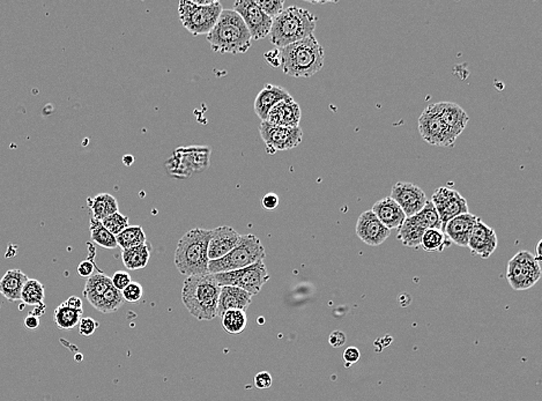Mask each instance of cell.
<instances>
[{
	"mask_svg": "<svg viewBox=\"0 0 542 401\" xmlns=\"http://www.w3.org/2000/svg\"><path fill=\"white\" fill-rule=\"evenodd\" d=\"M356 235L366 245L378 247L390 238L391 231H389L370 210L363 212L357 219Z\"/></svg>",
	"mask_w": 542,
	"mask_h": 401,
	"instance_id": "cell-16",
	"label": "cell"
},
{
	"mask_svg": "<svg viewBox=\"0 0 542 401\" xmlns=\"http://www.w3.org/2000/svg\"><path fill=\"white\" fill-rule=\"evenodd\" d=\"M293 96L285 88L276 85H266L257 95L255 100V112L260 121L265 122L271 109L281 101L290 100Z\"/></svg>",
	"mask_w": 542,
	"mask_h": 401,
	"instance_id": "cell-21",
	"label": "cell"
},
{
	"mask_svg": "<svg viewBox=\"0 0 542 401\" xmlns=\"http://www.w3.org/2000/svg\"><path fill=\"white\" fill-rule=\"evenodd\" d=\"M211 49L217 54H245L251 47V35L242 17L234 10L220 14L213 29L206 35Z\"/></svg>",
	"mask_w": 542,
	"mask_h": 401,
	"instance_id": "cell-1",
	"label": "cell"
},
{
	"mask_svg": "<svg viewBox=\"0 0 542 401\" xmlns=\"http://www.w3.org/2000/svg\"><path fill=\"white\" fill-rule=\"evenodd\" d=\"M83 310H74L65 305V303L57 307L54 314L55 324L60 330H72L79 325L83 318Z\"/></svg>",
	"mask_w": 542,
	"mask_h": 401,
	"instance_id": "cell-31",
	"label": "cell"
},
{
	"mask_svg": "<svg viewBox=\"0 0 542 401\" xmlns=\"http://www.w3.org/2000/svg\"><path fill=\"white\" fill-rule=\"evenodd\" d=\"M272 376L267 371H262L259 374H257L256 377H255V385L259 390L270 388L272 386Z\"/></svg>",
	"mask_w": 542,
	"mask_h": 401,
	"instance_id": "cell-43",
	"label": "cell"
},
{
	"mask_svg": "<svg viewBox=\"0 0 542 401\" xmlns=\"http://www.w3.org/2000/svg\"><path fill=\"white\" fill-rule=\"evenodd\" d=\"M222 10V3L217 0H180L178 3L180 22L193 36L207 35L210 33L217 24Z\"/></svg>",
	"mask_w": 542,
	"mask_h": 401,
	"instance_id": "cell-7",
	"label": "cell"
},
{
	"mask_svg": "<svg viewBox=\"0 0 542 401\" xmlns=\"http://www.w3.org/2000/svg\"><path fill=\"white\" fill-rule=\"evenodd\" d=\"M541 245L542 241H539V243H538V245H536V258L538 259V261H541Z\"/></svg>",
	"mask_w": 542,
	"mask_h": 401,
	"instance_id": "cell-52",
	"label": "cell"
},
{
	"mask_svg": "<svg viewBox=\"0 0 542 401\" xmlns=\"http://www.w3.org/2000/svg\"><path fill=\"white\" fill-rule=\"evenodd\" d=\"M428 229L442 231V222L439 220L438 213L430 200L427 201L426 206L418 214L405 219L398 229V240L401 241L405 247L416 250L420 247L423 234Z\"/></svg>",
	"mask_w": 542,
	"mask_h": 401,
	"instance_id": "cell-8",
	"label": "cell"
},
{
	"mask_svg": "<svg viewBox=\"0 0 542 401\" xmlns=\"http://www.w3.org/2000/svg\"><path fill=\"white\" fill-rule=\"evenodd\" d=\"M166 168L171 177L189 178L194 174L192 167L180 147L176 148L173 155L169 157V160L166 161Z\"/></svg>",
	"mask_w": 542,
	"mask_h": 401,
	"instance_id": "cell-29",
	"label": "cell"
},
{
	"mask_svg": "<svg viewBox=\"0 0 542 401\" xmlns=\"http://www.w3.org/2000/svg\"><path fill=\"white\" fill-rule=\"evenodd\" d=\"M45 287L43 284L36 279H28L21 291V301L22 305L35 307L43 303Z\"/></svg>",
	"mask_w": 542,
	"mask_h": 401,
	"instance_id": "cell-33",
	"label": "cell"
},
{
	"mask_svg": "<svg viewBox=\"0 0 542 401\" xmlns=\"http://www.w3.org/2000/svg\"><path fill=\"white\" fill-rule=\"evenodd\" d=\"M540 261L529 251H519L515 254L506 268V280L513 291H527L541 279Z\"/></svg>",
	"mask_w": 542,
	"mask_h": 401,
	"instance_id": "cell-9",
	"label": "cell"
},
{
	"mask_svg": "<svg viewBox=\"0 0 542 401\" xmlns=\"http://www.w3.org/2000/svg\"><path fill=\"white\" fill-rule=\"evenodd\" d=\"M301 116L302 112L299 103L294 99H290L274 105L269 112L266 122L276 126L297 127L299 126Z\"/></svg>",
	"mask_w": 542,
	"mask_h": 401,
	"instance_id": "cell-22",
	"label": "cell"
},
{
	"mask_svg": "<svg viewBox=\"0 0 542 401\" xmlns=\"http://www.w3.org/2000/svg\"><path fill=\"white\" fill-rule=\"evenodd\" d=\"M124 298L122 291H117L116 288L111 286L106 293L97 300L93 308L100 311L102 314H113L123 305Z\"/></svg>",
	"mask_w": 542,
	"mask_h": 401,
	"instance_id": "cell-35",
	"label": "cell"
},
{
	"mask_svg": "<svg viewBox=\"0 0 542 401\" xmlns=\"http://www.w3.org/2000/svg\"><path fill=\"white\" fill-rule=\"evenodd\" d=\"M64 303L69 308L74 309V310H83V300L80 298H78V296H70Z\"/></svg>",
	"mask_w": 542,
	"mask_h": 401,
	"instance_id": "cell-50",
	"label": "cell"
},
{
	"mask_svg": "<svg viewBox=\"0 0 542 401\" xmlns=\"http://www.w3.org/2000/svg\"><path fill=\"white\" fill-rule=\"evenodd\" d=\"M110 279H111L113 287L120 291H123L132 282L131 275L127 272L124 271L116 272Z\"/></svg>",
	"mask_w": 542,
	"mask_h": 401,
	"instance_id": "cell-42",
	"label": "cell"
},
{
	"mask_svg": "<svg viewBox=\"0 0 542 401\" xmlns=\"http://www.w3.org/2000/svg\"><path fill=\"white\" fill-rule=\"evenodd\" d=\"M252 302V295L241 288L231 286H222L220 289L219 302H217V317H221L226 311L242 310L249 309Z\"/></svg>",
	"mask_w": 542,
	"mask_h": 401,
	"instance_id": "cell-20",
	"label": "cell"
},
{
	"mask_svg": "<svg viewBox=\"0 0 542 401\" xmlns=\"http://www.w3.org/2000/svg\"><path fill=\"white\" fill-rule=\"evenodd\" d=\"M432 203L438 213L443 228L456 217L469 213V203L458 191L449 187H441L434 192Z\"/></svg>",
	"mask_w": 542,
	"mask_h": 401,
	"instance_id": "cell-13",
	"label": "cell"
},
{
	"mask_svg": "<svg viewBox=\"0 0 542 401\" xmlns=\"http://www.w3.org/2000/svg\"><path fill=\"white\" fill-rule=\"evenodd\" d=\"M390 198L399 205L406 217L418 214L428 201L426 192L421 187L407 182H398L393 185Z\"/></svg>",
	"mask_w": 542,
	"mask_h": 401,
	"instance_id": "cell-15",
	"label": "cell"
},
{
	"mask_svg": "<svg viewBox=\"0 0 542 401\" xmlns=\"http://www.w3.org/2000/svg\"><path fill=\"white\" fill-rule=\"evenodd\" d=\"M117 245L123 250L145 245L147 242L146 234L141 226H129L120 235L116 236Z\"/></svg>",
	"mask_w": 542,
	"mask_h": 401,
	"instance_id": "cell-34",
	"label": "cell"
},
{
	"mask_svg": "<svg viewBox=\"0 0 542 401\" xmlns=\"http://www.w3.org/2000/svg\"><path fill=\"white\" fill-rule=\"evenodd\" d=\"M90 231L92 241L95 245H100L101 247L108 250H113L118 247L116 236H113L110 231H108L101 221L95 220L94 217L90 219Z\"/></svg>",
	"mask_w": 542,
	"mask_h": 401,
	"instance_id": "cell-32",
	"label": "cell"
},
{
	"mask_svg": "<svg viewBox=\"0 0 542 401\" xmlns=\"http://www.w3.org/2000/svg\"><path fill=\"white\" fill-rule=\"evenodd\" d=\"M212 231L194 228L180 238L175 252V266L184 277H196L208 273V243Z\"/></svg>",
	"mask_w": 542,
	"mask_h": 401,
	"instance_id": "cell-4",
	"label": "cell"
},
{
	"mask_svg": "<svg viewBox=\"0 0 542 401\" xmlns=\"http://www.w3.org/2000/svg\"><path fill=\"white\" fill-rule=\"evenodd\" d=\"M220 287L213 275H196L184 280L182 301L191 316L198 321L217 317Z\"/></svg>",
	"mask_w": 542,
	"mask_h": 401,
	"instance_id": "cell-2",
	"label": "cell"
},
{
	"mask_svg": "<svg viewBox=\"0 0 542 401\" xmlns=\"http://www.w3.org/2000/svg\"><path fill=\"white\" fill-rule=\"evenodd\" d=\"M255 3L272 20L285 10L283 0H255Z\"/></svg>",
	"mask_w": 542,
	"mask_h": 401,
	"instance_id": "cell-39",
	"label": "cell"
},
{
	"mask_svg": "<svg viewBox=\"0 0 542 401\" xmlns=\"http://www.w3.org/2000/svg\"><path fill=\"white\" fill-rule=\"evenodd\" d=\"M234 10L242 17L252 40H264L269 37L273 20L257 6L255 0L235 1Z\"/></svg>",
	"mask_w": 542,
	"mask_h": 401,
	"instance_id": "cell-14",
	"label": "cell"
},
{
	"mask_svg": "<svg viewBox=\"0 0 542 401\" xmlns=\"http://www.w3.org/2000/svg\"><path fill=\"white\" fill-rule=\"evenodd\" d=\"M240 240L241 235L231 227L222 226L215 228L212 231V238L208 243V261H217L220 258L224 257L238 245Z\"/></svg>",
	"mask_w": 542,
	"mask_h": 401,
	"instance_id": "cell-18",
	"label": "cell"
},
{
	"mask_svg": "<svg viewBox=\"0 0 542 401\" xmlns=\"http://www.w3.org/2000/svg\"><path fill=\"white\" fill-rule=\"evenodd\" d=\"M450 245L451 243L441 229H428L420 242V247L427 252H442Z\"/></svg>",
	"mask_w": 542,
	"mask_h": 401,
	"instance_id": "cell-37",
	"label": "cell"
},
{
	"mask_svg": "<svg viewBox=\"0 0 542 401\" xmlns=\"http://www.w3.org/2000/svg\"><path fill=\"white\" fill-rule=\"evenodd\" d=\"M24 325L28 330H36L40 326V318L29 314L24 318Z\"/></svg>",
	"mask_w": 542,
	"mask_h": 401,
	"instance_id": "cell-49",
	"label": "cell"
},
{
	"mask_svg": "<svg viewBox=\"0 0 542 401\" xmlns=\"http://www.w3.org/2000/svg\"><path fill=\"white\" fill-rule=\"evenodd\" d=\"M182 151L187 156L189 163L191 164L193 173H200L210 167L212 151L208 146H189V147H182Z\"/></svg>",
	"mask_w": 542,
	"mask_h": 401,
	"instance_id": "cell-30",
	"label": "cell"
},
{
	"mask_svg": "<svg viewBox=\"0 0 542 401\" xmlns=\"http://www.w3.org/2000/svg\"><path fill=\"white\" fill-rule=\"evenodd\" d=\"M95 268H97V266H95L93 261L87 259V261H81L79 266H78V275H80L81 278L83 279L90 278L94 275Z\"/></svg>",
	"mask_w": 542,
	"mask_h": 401,
	"instance_id": "cell-44",
	"label": "cell"
},
{
	"mask_svg": "<svg viewBox=\"0 0 542 401\" xmlns=\"http://www.w3.org/2000/svg\"><path fill=\"white\" fill-rule=\"evenodd\" d=\"M111 286L113 284L110 277L100 272L87 279L86 284L83 288V296L87 298V301L90 302V305H94Z\"/></svg>",
	"mask_w": 542,
	"mask_h": 401,
	"instance_id": "cell-28",
	"label": "cell"
},
{
	"mask_svg": "<svg viewBox=\"0 0 542 401\" xmlns=\"http://www.w3.org/2000/svg\"><path fill=\"white\" fill-rule=\"evenodd\" d=\"M280 204V199L278 197V194H267L262 198V206H263L267 211H273L276 210Z\"/></svg>",
	"mask_w": 542,
	"mask_h": 401,
	"instance_id": "cell-45",
	"label": "cell"
},
{
	"mask_svg": "<svg viewBox=\"0 0 542 401\" xmlns=\"http://www.w3.org/2000/svg\"><path fill=\"white\" fill-rule=\"evenodd\" d=\"M150 252H152V247H150L148 242H146L145 245H138V247H131V249L122 251V259H123L124 266L131 270V271L143 270L148 265Z\"/></svg>",
	"mask_w": 542,
	"mask_h": 401,
	"instance_id": "cell-26",
	"label": "cell"
},
{
	"mask_svg": "<svg viewBox=\"0 0 542 401\" xmlns=\"http://www.w3.org/2000/svg\"><path fill=\"white\" fill-rule=\"evenodd\" d=\"M359 358H361V353L356 347H348L343 351V361L346 362L347 367H350L356 362H359Z\"/></svg>",
	"mask_w": 542,
	"mask_h": 401,
	"instance_id": "cell-46",
	"label": "cell"
},
{
	"mask_svg": "<svg viewBox=\"0 0 542 401\" xmlns=\"http://www.w3.org/2000/svg\"><path fill=\"white\" fill-rule=\"evenodd\" d=\"M259 132L269 154H276L279 151H290L302 143L303 131L299 126H276L265 121L260 123Z\"/></svg>",
	"mask_w": 542,
	"mask_h": 401,
	"instance_id": "cell-12",
	"label": "cell"
},
{
	"mask_svg": "<svg viewBox=\"0 0 542 401\" xmlns=\"http://www.w3.org/2000/svg\"><path fill=\"white\" fill-rule=\"evenodd\" d=\"M419 131L423 140L438 147H453L458 138L434 110L432 104L428 105L420 116Z\"/></svg>",
	"mask_w": 542,
	"mask_h": 401,
	"instance_id": "cell-11",
	"label": "cell"
},
{
	"mask_svg": "<svg viewBox=\"0 0 542 401\" xmlns=\"http://www.w3.org/2000/svg\"><path fill=\"white\" fill-rule=\"evenodd\" d=\"M99 326H100V323L93 318L83 317L79 321V333L83 337H90L95 333Z\"/></svg>",
	"mask_w": 542,
	"mask_h": 401,
	"instance_id": "cell-41",
	"label": "cell"
},
{
	"mask_svg": "<svg viewBox=\"0 0 542 401\" xmlns=\"http://www.w3.org/2000/svg\"><path fill=\"white\" fill-rule=\"evenodd\" d=\"M266 257L265 247L255 235H241L238 245L224 257L208 263V273L217 275L224 272L236 271L250 265L264 261Z\"/></svg>",
	"mask_w": 542,
	"mask_h": 401,
	"instance_id": "cell-6",
	"label": "cell"
},
{
	"mask_svg": "<svg viewBox=\"0 0 542 401\" xmlns=\"http://www.w3.org/2000/svg\"><path fill=\"white\" fill-rule=\"evenodd\" d=\"M76 358H77V360H81V355H78V356H76Z\"/></svg>",
	"mask_w": 542,
	"mask_h": 401,
	"instance_id": "cell-53",
	"label": "cell"
},
{
	"mask_svg": "<svg viewBox=\"0 0 542 401\" xmlns=\"http://www.w3.org/2000/svg\"><path fill=\"white\" fill-rule=\"evenodd\" d=\"M371 211L389 231L399 229L400 226L406 219V215L404 214L399 205L390 197L383 198L380 200L376 201Z\"/></svg>",
	"mask_w": 542,
	"mask_h": 401,
	"instance_id": "cell-24",
	"label": "cell"
},
{
	"mask_svg": "<svg viewBox=\"0 0 542 401\" xmlns=\"http://www.w3.org/2000/svg\"><path fill=\"white\" fill-rule=\"evenodd\" d=\"M432 107L450 127V130L459 137L469 121V115L466 114V111L453 102H437L432 104Z\"/></svg>",
	"mask_w": 542,
	"mask_h": 401,
	"instance_id": "cell-23",
	"label": "cell"
},
{
	"mask_svg": "<svg viewBox=\"0 0 542 401\" xmlns=\"http://www.w3.org/2000/svg\"><path fill=\"white\" fill-rule=\"evenodd\" d=\"M87 204L90 206L95 220L102 221L109 215L120 212L116 198L109 194H100L95 197L88 198Z\"/></svg>",
	"mask_w": 542,
	"mask_h": 401,
	"instance_id": "cell-27",
	"label": "cell"
},
{
	"mask_svg": "<svg viewBox=\"0 0 542 401\" xmlns=\"http://www.w3.org/2000/svg\"><path fill=\"white\" fill-rule=\"evenodd\" d=\"M316 26V15L306 8L290 6L273 19L269 37L276 49H283L313 35Z\"/></svg>",
	"mask_w": 542,
	"mask_h": 401,
	"instance_id": "cell-5",
	"label": "cell"
},
{
	"mask_svg": "<svg viewBox=\"0 0 542 401\" xmlns=\"http://www.w3.org/2000/svg\"><path fill=\"white\" fill-rule=\"evenodd\" d=\"M101 222L104 224V228H106L108 231H110L113 236L120 235L124 229H127V228L130 226L129 217L122 214L120 212L109 215V217H106V219H104Z\"/></svg>",
	"mask_w": 542,
	"mask_h": 401,
	"instance_id": "cell-38",
	"label": "cell"
},
{
	"mask_svg": "<svg viewBox=\"0 0 542 401\" xmlns=\"http://www.w3.org/2000/svg\"><path fill=\"white\" fill-rule=\"evenodd\" d=\"M213 277L220 287L231 286L241 288L252 296L259 294L264 284L270 280V275L264 261H258L256 264L250 265L248 268H240L236 271L217 273L213 275Z\"/></svg>",
	"mask_w": 542,
	"mask_h": 401,
	"instance_id": "cell-10",
	"label": "cell"
},
{
	"mask_svg": "<svg viewBox=\"0 0 542 401\" xmlns=\"http://www.w3.org/2000/svg\"><path fill=\"white\" fill-rule=\"evenodd\" d=\"M497 245L496 231L478 217L467 243L469 251L478 257L487 259L495 252Z\"/></svg>",
	"mask_w": 542,
	"mask_h": 401,
	"instance_id": "cell-17",
	"label": "cell"
},
{
	"mask_svg": "<svg viewBox=\"0 0 542 401\" xmlns=\"http://www.w3.org/2000/svg\"><path fill=\"white\" fill-rule=\"evenodd\" d=\"M222 318V328L229 335H241L248 325V317L245 311L229 310L226 311L221 316Z\"/></svg>",
	"mask_w": 542,
	"mask_h": 401,
	"instance_id": "cell-36",
	"label": "cell"
},
{
	"mask_svg": "<svg viewBox=\"0 0 542 401\" xmlns=\"http://www.w3.org/2000/svg\"><path fill=\"white\" fill-rule=\"evenodd\" d=\"M265 59L272 67H279L281 65V56H280L279 49L269 51L265 54Z\"/></svg>",
	"mask_w": 542,
	"mask_h": 401,
	"instance_id": "cell-48",
	"label": "cell"
},
{
	"mask_svg": "<svg viewBox=\"0 0 542 401\" xmlns=\"http://www.w3.org/2000/svg\"><path fill=\"white\" fill-rule=\"evenodd\" d=\"M27 281V275L21 270H8L0 280V294L10 302L21 301V291Z\"/></svg>",
	"mask_w": 542,
	"mask_h": 401,
	"instance_id": "cell-25",
	"label": "cell"
},
{
	"mask_svg": "<svg viewBox=\"0 0 542 401\" xmlns=\"http://www.w3.org/2000/svg\"><path fill=\"white\" fill-rule=\"evenodd\" d=\"M283 73L293 78H310L324 66V49L315 35L279 49Z\"/></svg>",
	"mask_w": 542,
	"mask_h": 401,
	"instance_id": "cell-3",
	"label": "cell"
},
{
	"mask_svg": "<svg viewBox=\"0 0 542 401\" xmlns=\"http://www.w3.org/2000/svg\"><path fill=\"white\" fill-rule=\"evenodd\" d=\"M44 312H45V305H44V303H42V305H35L29 314L40 318L41 316H43Z\"/></svg>",
	"mask_w": 542,
	"mask_h": 401,
	"instance_id": "cell-51",
	"label": "cell"
},
{
	"mask_svg": "<svg viewBox=\"0 0 542 401\" xmlns=\"http://www.w3.org/2000/svg\"><path fill=\"white\" fill-rule=\"evenodd\" d=\"M329 342L332 347L339 348L346 344V335L341 331H333L329 337Z\"/></svg>",
	"mask_w": 542,
	"mask_h": 401,
	"instance_id": "cell-47",
	"label": "cell"
},
{
	"mask_svg": "<svg viewBox=\"0 0 542 401\" xmlns=\"http://www.w3.org/2000/svg\"><path fill=\"white\" fill-rule=\"evenodd\" d=\"M143 289L141 287V284L138 282H131L123 291H122V296H123L124 301L131 302V303H136L143 298Z\"/></svg>",
	"mask_w": 542,
	"mask_h": 401,
	"instance_id": "cell-40",
	"label": "cell"
},
{
	"mask_svg": "<svg viewBox=\"0 0 542 401\" xmlns=\"http://www.w3.org/2000/svg\"><path fill=\"white\" fill-rule=\"evenodd\" d=\"M476 220L478 217L471 213L459 215L445 224V227L443 228V233L445 234L446 238L450 240V243H453L458 247H467L469 236Z\"/></svg>",
	"mask_w": 542,
	"mask_h": 401,
	"instance_id": "cell-19",
	"label": "cell"
}]
</instances>
